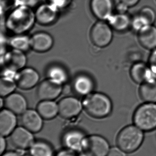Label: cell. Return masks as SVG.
Masks as SVG:
<instances>
[{"mask_svg":"<svg viewBox=\"0 0 156 156\" xmlns=\"http://www.w3.org/2000/svg\"><path fill=\"white\" fill-rule=\"evenodd\" d=\"M71 90V88L69 85H64V86H62V93L64 94H69L70 93Z\"/></svg>","mask_w":156,"mask_h":156,"instance_id":"cell-39","label":"cell"},{"mask_svg":"<svg viewBox=\"0 0 156 156\" xmlns=\"http://www.w3.org/2000/svg\"><path fill=\"white\" fill-rule=\"evenodd\" d=\"M83 105L88 114L99 119L107 117L112 111L111 100L109 96L101 93L87 95L83 101Z\"/></svg>","mask_w":156,"mask_h":156,"instance_id":"cell-2","label":"cell"},{"mask_svg":"<svg viewBox=\"0 0 156 156\" xmlns=\"http://www.w3.org/2000/svg\"><path fill=\"white\" fill-rule=\"evenodd\" d=\"M138 39L140 44L148 50L156 48V27L153 25L143 27L138 32Z\"/></svg>","mask_w":156,"mask_h":156,"instance_id":"cell-20","label":"cell"},{"mask_svg":"<svg viewBox=\"0 0 156 156\" xmlns=\"http://www.w3.org/2000/svg\"><path fill=\"white\" fill-rule=\"evenodd\" d=\"M55 156H78L76 152L70 149H66L60 150Z\"/></svg>","mask_w":156,"mask_h":156,"instance_id":"cell-35","label":"cell"},{"mask_svg":"<svg viewBox=\"0 0 156 156\" xmlns=\"http://www.w3.org/2000/svg\"><path fill=\"white\" fill-rule=\"evenodd\" d=\"M73 84L76 92L81 95L90 94L94 88V82L92 79L85 75H79L76 77Z\"/></svg>","mask_w":156,"mask_h":156,"instance_id":"cell-22","label":"cell"},{"mask_svg":"<svg viewBox=\"0 0 156 156\" xmlns=\"http://www.w3.org/2000/svg\"><path fill=\"white\" fill-rule=\"evenodd\" d=\"M43 118L37 111L32 109L27 110L22 114L21 122L23 127L33 133H38L42 130Z\"/></svg>","mask_w":156,"mask_h":156,"instance_id":"cell-14","label":"cell"},{"mask_svg":"<svg viewBox=\"0 0 156 156\" xmlns=\"http://www.w3.org/2000/svg\"><path fill=\"white\" fill-rule=\"evenodd\" d=\"M30 47L38 52L48 51L53 44L52 37L45 32H39L34 34L30 38Z\"/></svg>","mask_w":156,"mask_h":156,"instance_id":"cell-17","label":"cell"},{"mask_svg":"<svg viewBox=\"0 0 156 156\" xmlns=\"http://www.w3.org/2000/svg\"><path fill=\"white\" fill-rule=\"evenodd\" d=\"M90 7L93 14L100 21H106L113 14V0H91Z\"/></svg>","mask_w":156,"mask_h":156,"instance_id":"cell-12","label":"cell"},{"mask_svg":"<svg viewBox=\"0 0 156 156\" xmlns=\"http://www.w3.org/2000/svg\"><path fill=\"white\" fill-rule=\"evenodd\" d=\"M15 114L7 109L0 112V134L1 136H9L16 128L17 119Z\"/></svg>","mask_w":156,"mask_h":156,"instance_id":"cell-16","label":"cell"},{"mask_svg":"<svg viewBox=\"0 0 156 156\" xmlns=\"http://www.w3.org/2000/svg\"><path fill=\"white\" fill-rule=\"evenodd\" d=\"M148 25H150L138 14L132 18L131 27L137 33L143 27Z\"/></svg>","mask_w":156,"mask_h":156,"instance_id":"cell-30","label":"cell"},{"mask_svg":"<svg viewBox=\"0 0 156 156\" xmlns=\"http://www.w3.org/2000/svg\"><path fill=\"white\" fill-rule=\"evenodd\" d=\"M78 156H89L88 155L86 154H85V153H83V152H82V153L81 154H80L79 155H78Z\"/></svg>","mask_w":156,"mask_h":156,"instance_id":"cell-41","label":"cell"},{"mask_svg":"<svg viewBox=\"0 0 156 156\" xmlns=\"http://www.w3.org/2000/svg\"><path fill=\"white\" fill-rule=\"evenodd\" d=\"M3 104H4V103H3L2 99H1V107H2Z\"/></svg>","mask_w":156,"mask_h":156,"instance_id":"cell-42","label":"cell"},{"mask_svg":"<svg viewBox=\"0 0 156 156\" xmlns=\"http://www.w3.org/2000/svg\"><path fill=\"white\" fill-rule=\"evenodd\" d=\"M37 111L43 119L50 120L59 114L58 105L52 100H45L40 102Z\"/></svg>","mask_w":156,"mask_h":156,"instance_id":"cell-24","label":"cell"},{"mask_svg":"<svg viewBox=\"0 0 156 156\" xmlns=\"http://www.w3.org/2000/svg\"><path fill=\"white\" fill-rule=\"evenodd\" d=\"M86 136L85 133L81 129L71 128L63 133L62 144L67 149L76 152H82V141Z\"/></svg>","mask_w":156,"mask_h":156,"instance_id":"cell-9","label":"cell"},{"mask_svg":"<svg viewBox=\"0 0 156 156\" xmlns=\"http://www.w3.org/2000/svg\"><path fill=\"white\" fill-rule=\"evenodd\" d=\"M39 80L38 73L35 69L30 68L20 70L15 77L16 85L24 90H28L34 87Z\"/></svg>","mask_w":156,"mask_h":156,"instance_id":"cell-13","label":"cell"},{"mask_svg":"<svg viewBox=\"0 0 156 156\" xmlns=\"http://www.w3.org/2000/svg\"><path fill=\"white\" fill-rule=\"evenodd\" d=\"M139 94L144 102L156 103V79L149 80L140 84Z\"/></svg>","mask_w":156,"mask_h":156,"instance_id":"cell-23","label":"cell"},{"mask_svg":"<svg viewBox=\"0 0 156 156\" xmlns=\"http://www.w3.org/2000/svg\"><path fill=\"white\" fill-rule=\"evenodd\" d=\"M36 21L43 25H48L55 22L59 16V9L51 4L39 5L35 12Z\"/></svg>","mask_w":156,"mask_h":156,"instance_id":"cell-11","label":"cell"},{"mask_svg":"<svg viewBox=\"0 0 156 156\" xmlns=\"http://www.w3.org/2000/svg\"><path fill=\"white\" fill-rule=\"evenodd\" d=\"M140 0H121V2L127 5L129 7L136 5Z\"/></svg>","mask_w":156,"mask_h":156,"instance_id":"cell-38","label":"cell"},{"mask_svg":"<svg viewBox=\"0 0 156 156\" xmlns=\"http://www.w3.org/2000/svg\"><path fill=\"white\" fill-rule=\"evenodd\" d=\"M6 142L5 139V137L1 136L0 138V154L1 155L5 153V149L6 148Z\"/></svg>","mask_w":156,"mask_h":156,"instance_id":"cell-37","label":"cell"},{"mask_svg":"<svg viewBox=\"0 0 156 156\" xmlns=\"http://www.w3.org/2000/svg\"><path fill=\"white\" fill-rule=\"evenodd\" d=\"M47 76L48 79L58 82L62 84L67 80L68 78L66 70L62 67L56 65L49 68L47 71Z\"/></svg>","mask_w":156,"mask_h":156,"instance_id":"cell-26","label":"cell"},{"mask_svg":"<svg viewBox=\"0 0 156 156\" xmlns=\"http://www.w3.org/2000/svg\"><path fill=\"white\" fill-rule=\"evenodd\" d=\"M47 1H48L49 3L53 5L59 9L67 7L70 4L72 0H47Z\"/></svg>","mask_w":156,"mask_h":156,"instance_id":"cell-31","label":"cell"},{"mask_svg":"<svg viewBox=\"0 0 156 156\" xmlns=\"http://www.w3.org/2000/svg\"><path fill=\"white\" fill-rule=\"evenodd\" d=\"M59 114L65 119H71L79 114L82 109V104L79 100L73 97H67L60 101Z\"/></svg>","mask_w":156,"mask_h":156,"instance_id":"cell-10","label":"cell"},{"mask_svg":"<svg viewBox=\"0 0 156 156\" xmlns=\"http://www.w3.org/2000/svg\"><path fill=\"white\" fill-rule=\"evenodd\" d=\"M144 139V132L134 125L124 127L116 138L117 147L126 154L134 153L142 145Z\"/></svg>","mask_w":156,"mask_h":156,"instance_id":"cell-3","label":"cell"},{"mask_svg":"<svg viewBox=\"0 0 156 156\" xmlns=\"http://www.w3.org/2000/svg\"><path fill=\"white\" fill-rule=\"evenodd\" d=\"M62 83L48 79L41 82L38 87V97L42 101L52 100L57 98L62 93Z\"/></svg>","mask_w":156,"mask_h":156,"instance_id":"cell-8","label":"cell"},{"mask_svg":"<svg viewBox=\"0 0 156 156\" xmlns=\"http://www.w3.org/2000/svg\"><path fill=\"white\" fill-rule=\"evenodd\" d=\"M111 148L107 139L99 135L86 136L82 144V152L89 156H107Z\"/></svg>","mask_w":156,"mask_h":156,"instance_id":"cell-5","label":"cell"},{"mask_svg":"<svg viewBox=\"0 0 156 156\" xmlns=\"http://www.w3.org/2000/svg\"><path fill=\"white\" fill-rule=\"evenodd\" d=\"M29 149L31 156H55L51 145L44 140L35 141Z\"/></svg>","mask_w":156,"mask_h":156,"instance_id":"cell-25","label":"cell"},{"mask_svg":"<svg viewBox=\"0 0 156 156\" xmlns=\"http://www.w3.org/2000/svg\"><path fill=\"white\" fill-rule=\"evenodd\" d=\"M132 18L126 13L113 14L107 21L113 30L123 33L131 27Z\"/></svg>","mask_w":156,"mask_h":156,"instance_id":"cell-21","label":"cell"},{"mask_svg":"<svg viewBox=\"0 0 156 156\" xmlns=\"http://www.w3.org/2000/svg\"><path fill=\"white\" fill-rule=\"evenodd\" d=\"M10 44L14 49L24 52L30 47V38L26 36L19 35L13 37Z\"/></svg>","mask_w":156,"mask_h":156,"instance_id":"cell-28","label":"cell"},{"mask_svg":"<svg viewBox=\"0 0 156 156\" xmlns=\"http://www.w3.org/2000/svg\"><path fill=\"white\" fill-rule=\"evenodd\" d=\"M10 136L12 144L19 150L29 149L35 141L33 133L23 126L16 127Z\"/></svg>","mask_w":156,"mask_h":156,"instance_id":"cell-7","label":"cell"},{"mask_svg":"<svg viewBox=\"0 0 156 156\" xmlns=\"http://www.w3.org/2000/svg\"><path fill=\"white\" fill-rule=\"evenodd\" d=\"M138 14L143 18L149 25H153L155 22L156 14L154 10L151 7H144L139 11Z\"/></svg>","mask_w":156,"mask_h":156,"instance_id":"cell-29","label":"cell"},{"mask_svg":"<svg viewBox=\"0 0 156 156\" xmlns=\"http://www.w3.org/2000/svg\"><path fill=\"white\" fill-rule=\"evenodd\" d=\"M125 154L123 150L118 147H111L107 156H125Z\"/></svg>","mask_w":156,"mask_h":156,"instance_id":"cell-34","label":"cell"},{"mask_svg":"<svg viewBox=\"0 0 156 156\" xmlns=\"http://www.w3.org/2000/svg\"><path fill=\"white\" fill-rule=\"evenodd\" d=\"M16 83L13 78L2 77L0 80V94L2 97L8 96L15 90Z\"/></svg>","mask_w":156,"mask_h":156,"instance_id":"cell-27","label":"cell"},{"mask_svg":"<svg viewBox=\"0 0 156 156\" xmlns=\"http://www.w3.org/2000/svg\"><path fill=\"white\" fill-rule=\"evenodd\" d=\"M134 124L144 132L156 129V103H146L139 105L133 115Z\"/></svg>","mask_w":156,"mask_h":156,"instance_id":"cell-4","label":"cell"},{"mask_svg":"<svg viewBox=\"0 0 156 156\" xmlns=\"http://www.w3.org/2000/svg\"><path fill=\"white\" fill-rule=\"evenodd\" d=\"M4 105L6 109L17 115L24 113L27 107L25 98L18 93H12L7 96L5 100Z\"/></svg>","mask_w":156,"mask_h":156,"instance_id":"cell-19","label":"cell"},{"mask_svg":"<svg viewBox=\"0 0 156 156\" xmlns=\"http://www.w3.org/2000/svg\"><path fill=\"white\" fill-rule=\"evenodd\" d=\"M112 28L104 21L96 23L92 28L90 37L92 42L96 46L104 48L109 45L113 39Z\"/></svg>","mask_w":156,"mask_h":156,"instance_id":"cell-6","label":"cell"},{"mask_svg":"<svg viewBox=\"0 0 156 156\" xmlns=\"http://www.w3.org/2000/svg\"><path fill=\"white\" fill-rule=\"evenodd\" d=\"M5 62L8 69L16 71L21 70L26 65V57L23 51L13 49L5 55Z\"/></svg>","mask_w":156,"mask_h":156,"instance_id":"cell-18","label":"cell"},{"mask_svg":"<svg viewBox=\"0 0 156 156\" xmlns=\"http://www.w3.org/2000/svg\"><path fill=\"white\" fill-rule=\"evenodd\" d=\"M1 156H20L19 154L17 152L14 151H9V152L4 153L1 155Z\"/></svg>","mask_w":156,"mask_h":156,"instance_id":"cell-40","label":"cell"},{"mask_svg":"<svg viewBox=\"0 0 156 156\" xmlns=\"http://www.w3.org/2000/svg\"><path fill=\"white\" fill-rule=\"evenodd\" d=\"M130 76L134 82L138 84L152 79H156V76L150 69L148 65L143 62L134 64L130 69Z\"/></svg>","mask_w":156,"mask_h":156,"instance_id":"cell-15","label":"cell"},{"mask_svg":"<svg viewBox=\"0 0 156 156\" xmlns=\"http://www.w3.org/2000/svg\"><path fill=\"white\" fill-rule=\"evenodd\" d=\"M16 2L17 6L25 5L32 8L36 5L38 2V0H16Z\"/></svg>","mask_w":156,"mask_h":156,"instance_id":"cell-33","label":"cell"},{"mask_svg":"<svg viewBox=\"0 0 156 156\" xmlns=\"http://www.w3.org/2000/svg\"><path fill=\"white\" fill-rule=\"evenodd\" d=\"M23 156H31L30 155V154H29V155L26 154V155H24Z\"/></svg>","mask_w":156,"mask_h":156,"instance_id":"cell-43","label":"cell"},{"mask_svg":"<svg viewBox=\"0 0 156 156\" xmlns=\"http://www.w3.org/2000/svg\"><path fill=\"white\" fill-rule=\"evenodd\" d=\"M129 7L123 3L121 2L118 4L116 7H115V10H116V13H126L127 10Z\"/></svg>","mask_w":156,"mask_h":156,"instance_id":"cell-36","label":"cell"},{"mask_svg":"<svg viewBox=\"0 0 156 156\" xmlns=\"http://www.w3.org/2000/svg\"><path fill=\"white\" fill-rule=\"evenodd\" d=\"M148 66L152 72L156 76V48L153 50L149 56Z\"/></svg>","mask_w":156,"mask_h":156,"instance_id":"cell-32","label":"cell"},{"mask_svg":"<svg viewBox=\"0 0 156 156\" xmlns=\"http://www.w3.org/2000/svg\"><path fill=\"white\" fill-rule=\"evenodd\" d=\"M35 21V12L32 8L18 5L7 16L5 24L11 32L21 34L31 29Z\"/></svg>","mask_w":156,"mask_h":156,"instance_id":"cell-1","label":"cell"}]
</instances>
